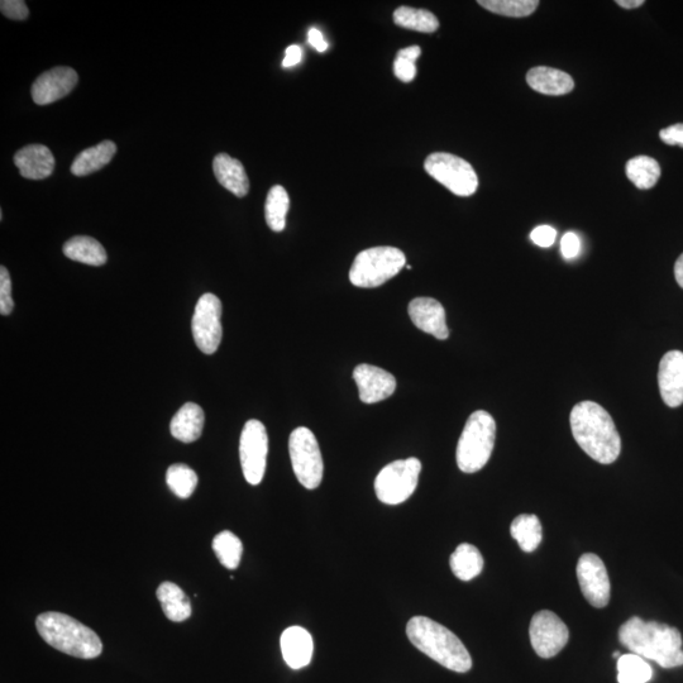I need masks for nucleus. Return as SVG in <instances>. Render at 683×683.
<instances>
[{
  "mask_svg": "<svg viewBox=\"0 0 683 683\" xmlns=\"http://www.w3.org/2000/svg\"><path fill=\"white\" fill-rule=\"evenodd\" d=\"M573 438L592 460L610 465L622 452V439L610 414L594 403L582 401L572 409L570 417Z\"/></svg>",
  "mask_w": 683,
  "mask_h": 683,
  "instance_id": "nucleus-1",
  "label": "nucleus"
},
{
  "mask_svg": "<svg viewBox=\"0 0 683 683\" xmlns=\"http://www.w3.org/2000/svg\"><path fill=\"white\" fill-rule=\"evenodd\" d=\"M619 640L630 652L663 668L683 666L681 633L670 625L634 616L620 627Z\"/></svg>",
  "mask_w": 683,
  "mask_h": 683,
  "instance_id": "nucleus-2",
  "label": "nucleus"
},
{
  "mask_svg": "<svg viewBox=\"0 0 683 683\" xmlns=\"http://www.w3.org/2000/svg\"><path fill=\"white\" fill-rule=\"evenodd\" d=\"M407 635L425 656L447 670L466 673L472 668V658L465 644L450 629L427 616H414L407 625Z\"/></svg>",
  "mask_w": 683,
  "mask_h": 683,
  "instance_id": "nucleus-3",
  "label": "nucleus"
},
{
  "mask_svg": "<svg viewBox=\"0 0 683 683\" xmlns=\"http://www.w3.org/2000/svg\"><path fill=\"white\" fill-rule=\"evenodd\" d=\"M36 628L47 644L71 657L94 659L103 652L98 634L69 615L55 611L38 615Z\"/></svg>",
  "mask_w": 683,
  "mask_h": 683,
  "instance_id": "nucleus-4",
  "label": "nucleus"
},
{
  "mask_svg": "<svg viewBox=\"0 0 683 683\" xmlns=\"http://www.w3.org/2000/svg\"><path fill=\"white\" fill-rule=\"evenodd\" d=\"M495 439V419L485 410H477L471 414L458 441V468L465 474H475L482 470L493 455Z\"/></svg>",
  "mask_w": 683,
  "mask_h": 683,
  "instance_id": "nucleus-5",
  "label": "nucleus"
},
{
  "mask_svg": "<svg viewBox=\"0 0 683 683\" xmlns=\"http://www.w3.org/2000/svg\"><path fill=\"white\" fill-rule=\"evenodd\" d=\"M407 264L404 252L396 247L367 248L358 253L351 266L350 280L357 288H379L399 274Z\"/></svg>",
  "mask_w": 683,
  "mask_h": 683,
  "instance_id": "nucleus-6",
  "label": "nucleus"
},
{
  "mask_svg": "<svg viewBox=\"0 0 683 683\" xmlns=\"http://www.w3.org/2000/svg\"><path fill=\"white\" fill-rule=\"evenodd\" d=\"M422 462L418 458H407L391 462L377 475L375 493L381 503L399 505L405 503L417 489Z\"/></svg>",
  "mask_w": 683,
  "mask_h": 683,
  "instance_id": "nucleus-7",
  "label": "nucleus"
},
{
  "mask_svg": "<svg viewBox=\"0 0 683 683\" xmlns=\"http://www.w3.org/2000/svg\"><path fill=\"white\" fill-rule=\"evenodd\" d=\"M289 453L296 479L305 489H317L322 484L324 465L314 433L305 427L296 428L290 434Z\"/></svg>",
  "mask_w": 683,
  "mask_h": 683,
  "instance_id": "nucleus-8",
  "label": "nucleus"
},
{
  "mask_svg": "<svg viewBox=\"0 0 683 683\" xmlns=\"http://www.w3.org/2000/svg\"><path fill=\"white\" fill-rule=\"evenodd\" d=\"M424 169L457 197H471L479 188L474 167L461 157L437 152L427 157Z\"/></svg>",
  "mask_w": 683,
  "mask_h": 683,
  "instance_id": "nucleus-9",
  "label": "nucleus"
},
{
  "mask_svg": "<svg viewBox=\"0 0 683 683\" xmlns=\"http://www.w3.org/2000/svg\"><path fill=\"white\" fill-rule=\"evenodd\" d=\"M269 455V437L260 420L251 419L243 427L240 441V457L243 476L248 484L260 485L264 479Z\"/></svg>",
  "mask_w": 683,
  "mask_h": 683,
  "instance_id": "nucleus-10",
  "label": "nucleus"
},
{
  "mask_svg": "<svg viewBox=\"0 0 683 683\" xmlns=\"http://www.w3.org/2000/svg\"><path fill=\"white\" fill-rule=\"evenodd\" d=\"M222 303L214 294H204L198 300L191 320L195 345L205 355H213L222 342Z\"/></svg>",
  "mask_w": 683,
  "mask_h": 683,
  "instance_id": "nucleus-11",
  "label": "nucleus"
},
{
  "mask_svg": "<svg viewBox=\"0 0 683 683\" xmlns=\"http://www.w3.org/2000/svg\"><path fill=\"white\" fill-rule=\"evenodd\" d=\"M530 643L541 658L556 657L566 647L570 633L560 616L552 611H539L533 616L529 627Z\"/></svg>",
  "mask_w": 683,
  "mask_h": 683,
  "instance_id": "nucleus-12",
  "label": "nucleus"
},
{
  "mask_svg": "<svg viewBox=\"0 0 683 683\" xmlns=\"http://www.w3.org/2000/svg\"><path fill=\"white\" fill-rule=\"evenodd\" d=\"M577 579L585 599L601 609L610 601V580L603 560L594 553H586L577 563Z\"/></svg>",
  "mask_w": 683,
  "mask_h": 683,
  "instance_id": "nucleus-13",
  "label": "nucleus"
},
{
  "mask_svg": "<svg viewBox=\"0 0 683 683\" xmlns=\"http://www.w3.org/2000/svg\"><path fill=\"white\" fill-rule=\"evenodd\" d=\"M358 395L365 404H376L390 398L396 390V379L380 367L362 364L353 371Z\"/></svg>",
  "mask_w": 683,
  "mask_h": 683,
  "instance_id": "nucleus-14",
  "label": "nucleus"
},
{
  "mask_svg": "<svg viewBox=\"0 0 683 683\" xmlns=\"http://www.w3.org/2000/svg\"><path fill=\"white\" fill-rule=\"evenodd\" d=\"M78 80V73L66 66L46 71L33 84V102L38 105L55 103L73 92Z\"/></svg>",
  "mask_w": 683,
  "mask_h": 683,
  "instance_id": "nucleus-15",
  "label": "nucleus"
},
{
  "mask_svg": "<svg viewBox=\"0 0 683 683\" xmlns=\"http://www.w3.org/2000/svg\"><path fill=\"white\" fill-rule=\"evenodd\" d=\"M409 317L414 326L437 339L450 337V329L447 326L446 310L438 300L433 298H415L410 302Z\"/></svg>",
  "mask_w": 683,
  "mask_h": 683,
  "instance_id": "nucleus-16",
  "label": "nucleus"
},
{
  "mask_svg": "<svg viewBox=\"0 0 683 683\" xmlns=\"http://www.w3.org/2000/svg\"><path fill=\"white\" fill-rule=\"evenodd\" d=\"M659 391L667 407L677 408L683 404V353H666L659 364Z\"/></svg>",
  "mask_w": 683,
  "mask_h": 683,
  "instance_id": "nucleus-17",
  "label": "nucleus"
},
{
  "mask_svg": "<svg viewBox=\"0 0 683 683\" xmlns=\"http://www.w3.org/2000/svg\"><path fill=\"white\" fill-rule=\"evenodd\" d=\"M14 164L23 178L44 180L54 173L55 157L49 147L30 145L23 147L14 155Z\"/></svg>",
  "mask_w": 683,
  "mask_h": 683,
  "instance_id": "nucleus-18",
  "label": "nucleus"
},
{
  "mask_svg": "<svg viewBox=\"0 0 683 683\" xmlns=\"http://www.w3.org/2000/svg\"><path fill=\"white\" fill-rule=\"evenodd\" d=\"M281 652L286 665L293 670L307 667L312 662L313 638L307 629L290 627L281 635Z\"/></svg>",
  "mask_w": 683,
  "mask_h": 683,
  "instance_id": "nucleus-19",
  "label": "nucleus"
},
{
  "mask_svg": "<svg viewBox=\"0 0 683 683\" xmlns=\"http://www.w3.org/2000/svg\"><path fill=\"white\" fill-rule=\"evenodd\" d=\"M214 175L224 189L231 191L237 198H245L250 191V180L242 162L227 154H219L213 161Z\"/></svg>",
  "mask_w": 683,
  "mask_h": 683,
  "instance_id": "nucleus-20",
  "label": "nucleus"
},
{
  "mask_svg": "<svg viewBox=\"0 0 683 683\" xmlns=\"http://www.w3.org/2000/svg\"><path fill=\"white\" fill-rule=\"evenodd\" d=\"M527 83L536 92L544 95H565L575 88V81L570 75L558 69L537 66L528 71Z\"/></svg>",
  "mask_w": 683,
  "mask_h": 683,
  "instance_id": "nucleus-21",
  "label": "nucleus"
},
{
  "mask_svg": "<svg viewBox=\"0 0 683 683\" xmlns=\"http://www.w3.org/2000/svg\"><path fill=\"white\" fill-rule=\"evenodd\" d=\"M204 422L202 407L195 403H186L171 420L170 432L180 442L193 443L202 436Z\"/></svg>",
  "mask_w": 683,
  "mask_h": 683,
  "instance_id": "nucleus-22",
  "label": "nucleus"
},
{
  "mask_svg": "<svg viewBox=\"0 0 683 683\" xmlns=\"http://www.w3.org/2000/svg\"><path fill=\"white\" fill-rule=\"evenodd\" d=\"M166 618L181 623L190 618L191 604L188 595L173 582H162L156 592Z\"/></svg>",
  "mask_w": 683,
  "mask_h": 683,
  "instance_id": "nucleus-23",
  "label": "nucleus"
},
{
  "mask_svg": "<svg viewBox=\"0 0 683 683\" xmlns=\"http://www.w3.org/2000/svg\"><path fill=\"white\" fill-rule=\"evenodd\" d=\"M116 154V143L103 141L99 145L90 147L76 156L73 165H71V173L75 176L93 174L95 171L102 170L104 166H107Z\"/></svg>",
  "mask_w": 683,
  "mask_h": 683,
  "instance_id": "nucleus-24",
  "label": "nucleus"
},
{
  "mask_svg": "<svg viewBox=\"0 0 683 683\" xmlns=\"http://www.w3.org/2000/svg\"><path fill=\"white\" fill-rule=\"evenodd\" d=\"M68 259L90 266H103L108 260L107 252L97 240L88 236H76L64 245Z\"/></svg>",
  "mask_w": 683,
  "mask_h": 683,
  "instance_id": "nucleus-25",
  "label": "nucleus"
},
{
  "mask_svg": "<svg viewBox=\"0 0 683 683\" xmlns=\"http://www.w3.org/2000/svg\"><path fill=\"white\" fill-rule=\"evenodd\" d=\"M450 565L457 579L471 581L484 570V557L475 546L463 543L452 553Z\"/></svg>",
  "mask_w": 683,
  "mask_h": 683,
  "instance_id": "nucleus-26",
  "label": "nucleus"
},
{
  "mask_svg": "<svg viewBox=\"0 0 683 683\" xmlns=\"http://www.w3.org/2000/svg\"><path fill=\"white\" fill-rule=\"evenodd\" d=\"M510 533L522 551L527 553L536 551L543 539L542 524L536 515H519L511 523Z\"/></svg>",
  "mask_w": 683,
  "mask_h": 683,
  "instance_id": "nucleus-27",
  "label": "nucleus"
},
{
  "mask_svg": "<svg viewBox=\"0 0 683 683\" xmlns=\"http://www.w3.org/2000/svg\"><path fill=\"white\" fill-rule=\"evenodd\" d=\"M290 208L288 191L283 186H272L267 194L265 216L267 226L274 232H283L286 226V216Z\"/></svg>",
  "mask_w": 683,
  "mask_h": 683,
  "instance_id": "nucleus-28",
  "label": "nucleus"
},
{
  "mask_svg": "<svg viewBox=\"0 0 683 683\" xmlns=\"http://www.w3.org/2000/svg\"><path fill=\"white\" fill-rule=\"evenodd\" d=\"M625 173L638 189L647 190L658 183L661 167L652 157L637 156L628 161Z\"/></svg>",
  "mask_w": 683,
  "mask_h": 683,
  "instance_id": "nucleus-29",
  "label": "nucleus"
},
{
  "mask_svg": "<svg viewBox=\"0 0 683 683\" xmlns=\"http://www.w3.org/2000/svg\"><path fill=\"white\" fill-rule=\"evenodd\" d=\"M394 22L401 28L423 33H433L439 28L438 18L425 9L400 7L394 12Z\"/></svg>",
  "mask_w": 683,
  "mask_h": 683,
  "instance_id": "nucleus-30",
  "label": "nucleus"
},
{
  "mask_svg": "<svg viewBox=\"0 0 683 683\" xmlns=\"http://www.w3.org/2000/svg\"><path fill=\"white\" fill-rule=\"evenodd\" d=\"M212 547L219 562L228 570H236L240 566L243 544L236 534L229 532V530H224V532L217 534L216 538L213 539Z\"/></svg>",
  "mask_w": 683,
  "mask_h": 683,
  "instance_id": "nucleus-31",
  "label": "nucleus"
},
{
  "mask_svg": "<svg viewBox=\"0 0 683 683\" xmlns=\"http://www.w3.org/2000/svg\"><path fill=\"white\" fill-rule=\"evenodd\" d=\"M653 670L646 659L630 653L618 659L619 683H648L652 680Z\"/></svg>",
  "mask_w": 683,
  "mask_h": 683,
  "instance_id": "nucleus-32",
  "label": "nucleus"
},
{
  "mask_svg": "<svg viewBox=\"0 0 683 683\" xmlns=\"http://www.w3.org/2000/svg\"><path fill=\"white\" fill-rule=\"evenodd\" d=\"M197 472L183 463L170 466L166 472V482L170 490L180 499H189L198 486Z\"/></svg>",
  "mask_w": 683,
  "mask_h": 683,
  "instance_id": "nucleus-33",
  "label": "nucleus"
},
{
  "mask_svg": "<svg viewBox=\"0 0 683 683\" xmlns=\"http://www.w3.org/2000/svg\"><path fill=\"white\" fill-rule=\"evenodd\" d=\"M479 4L487 11L514 18L528 17L539 6L538 0H480Z\"/></svg>",
  "mask_w": 683,
  "mask_h": 683,
  "instance_id": "nucleus-34",
  "label": "nucleus"
},
{
  "mask_svg": "<svg viewBox=\"0 0 683 683\" xmlns=\"http://www.w3.org/2000/svg\"><path fill=\"white\" fill-rule=\"evenodd\" d=\"M12 281L6 267H0V314L9 315L13 312Z\"/></svg>",
  "mask_w": 683,
  "mask_h": 683,
  "instance_id": "nucleus-35",
  "label": "nucleus"
},
{
  "mask_svg": "<svg viewBox=\"0 0 683 683\" xmlns=\"http://www.w3.org/2000/svg\"><path fill=\"white\" fill-rule=\"evenodd\" d=\"M0 9H2L4 16L14 19V21H23L30 14L27 4L22 0H3L0 3Z\"/></svg>",
  "mask_w": 683,
  "mask_h": 683,
  "instance_id": "nucleus-36",
  "label": "nucleus"
},
{
  "mask_svg": "<svg viewBox=\"0 0 683 683\" xmlns=\"http://www.w3.org/2000/svg\"><path fill=\"white\" fill-rule=\"evenodd\" d=\"M394 73L396 78L403 81V83H410L417 75V66L415 62L403 59V57L396 56L394 61Z\"/></svg>",
  "mask_w": 683,
  "mask_h": 683,
  "instance_id": "nucleus-37",
  "label": "nucleus"
},
{
  "mask_svg": "<svg viewBox=\"0 0 683 683\" xmlns=\"http://www.w3.org/2000/svg\"><path fill=\"white\" fill-rule=\"evenodd\" d=\"M556 238L557 231L551 226H539L530 233V240L536 243L537 246L543 248L553 246V243L556 242Z\"/></svg>",
  "mask_w": 683,
  "mask_h": 683,
  "instance_id": "nucleus-38",
  "label": "nucleus"
},
{
  "mask_svg": "<svg viewBox=\"0 0 683 683\" xmlns=\"http://www.w3.org/2000/svg\"><path fill=\"white\" fill-rule=\"evenodd\" d=\"M561 251L567 260L575 259L581 251V241L576 233L568 232L561 241Z\"/></svg>",
  "mask_w": 683,
  "mask_h": 683,
  "instance_id": "nucleus-39",
  "label": "nucleus"
},
{
  "mask_svg": "<svg viewBox=\"0 0 683 683\" xmlns=\"http://www.w3.org/2000/svg\"><path fill=\"white\" fill-rule=\"evenodd\" d=\"M659 137L667 145L683 147V124H673L659 132Z\"/></svg>",
  "mask_w": 683,
  "mask_h": 683,
  "instance_id": "nucleus-40",
  "label": "nucleus"
},
{
  "mask_svg": "<svg viewBox=\"0 0 683 683\" xmlns=\"http://www.w3.org/2000/svg\"><path fill=\"white\" fill-rule=\"evenodd\" d=\"M303 59L302 47L298 45H291L285 51V57L283 60V66L285 69L293 68V66L298 65Z\"/></svg>",
  "mask_w": 683,
  "mask_h": 683,
  "instance_id": "nucleus-41",
  "label": "nucleus"
},
{
  "mask_svg": "<svg viewBox=\"0 0 683 683\" xmlns=\"http://www.w3.org/2000/svg\"><path fill=\"white\" fill-rule=\"evenodd\" d=\"M308 41L318 52H326L328 50L327 41L324 40L322 32L317 30V28H312V30L309 31Z\"/></svg>",
  "mask_w": 683,
  "mask_h": 683,
  "instance_id": "nucleus-42",
  "label": "nucleus"
},
{
  "mask_svg": "<svg viewBox=\"0 0 683 683\" xmlns=\"http://www.w3.org/2000/svg\"><path fill=\"white\" fill-rule=\"evenodd\" d=\"M420 54H422V49L419 46H410L407 49L400 50L396 56L415 62L419 59Z\"/></svg>",
  "mask_w": 683,
  "mask_h": 683,
  "instance_id": "nucleus-43",
  "label": "nucleus"
},
{
  "mask_svg": "<svg viewBox=\"0 0 683 683\" xmlns=\"http://www.w3.org/2000/svg\"><path fill=\"white\" fill-rule=\"evenodd\" d=\"M675 276L677 284L683 289V253L678 257L675 265Z\"/></svg>",
  "mask_w": 683,
  "mask_h": 683,
  "instance_id": "nucleus-44",
  "label": "nucleus"
},
{
  "mask_svg": "<svg viewBox=\"0 0 683 683\" xmlns=\"http://www.w3.org/2000/svg\"><path fill=\"white\" fill-rule=\"evenodd\" d=\"M616 4L625 9H634L643 6L644 0H618Z\"/></svg>",
  "mask_w": 683,
  "mask_h": 683,
  "instance_id": "nucleus-45",
  "label": "nucleus"
},
{
  "mask_svg": "<svg viewBox=\"0 0 683 683\" xmlns=\"http://www.w3.org/2000/svg\"><path fill=\"white\" fill-rule=\"evenodd\" d=\"M620 657H622V653H620V652H614L613 653V658L619 659Z\"/></svg>",
  "mask_w": 683,
  "mask_h": 683,
  "instance_id": "nucleus-46",
  "label": "nucleus"
}]
</instances>
